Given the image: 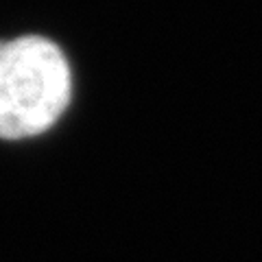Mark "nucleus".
Masks as SVG:
<instances>
[{"label":"nucleus","mask_w":262,"mask_h":262,"mask_svg":"<svg viewBox=\"0 0 262 262\" xmlns=\"http://www.w3.org/2000/svg\"><path fill=\"white\" fill-rule=\"evenodd\" d=\"M70 101V68L44 37L0 42V138H31L51 129Z\"/></svg>","instance_id":"f257e3e1"}]
</instances>
